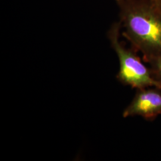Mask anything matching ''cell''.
I'll use <instances>...</instances> for the list:
<instances>
[{
  "mask_svg": "<svg viewBox=\"0 0 161 161\" xmlns=\"http://www.w3.org/2000/svg\"><path fill=\"white\" fill-rule=\"evenodd\" d=\"M123 36L147 63L161 56V7L152 0H125L118 3Z\"/></svg>",
  "mask_w": 161,
  "mask_h": 161,
  "instance_id": "cell-1",
  "label": "cell"
},
{
  "mask_svg": "<svg viewBox=\"0 0 161 161\" xmlns=\"http://www.w3.org/2000/svg\"><path fill=\"white\" fill-rule=\"evenodd\" d=\"M120 22L112 25L108 32L112 47L116 52L119 62V70L116 76L118 80L125 86L140 89L156 87L161 90V84L156 80L147 68L133 48H127L119 40Z\"/></svg>",
  "mask_w": 161,
  "mask_h": 161,
  "instance_id": "cell-2",
  "label": "cell"
},
{
  "mask_svg": "<svg viewBox=\"0 0 161 161\" xmlns=\"http://www.w3.org/2000/svg\"><path fill=\"white\" fill-rule=\"evenodd\" d=\"M161 114V90L156 87L137 89L131 102L124 110V118L139 116L153 121Z\"/></svg>",
  "mask_w": 161,
  "mask_h": 161,
  "instance_id": "cell-3",
  "label": "cell"
},
{
  "mask_svg": "<svg viewBox=\"0 0 161 161\" xmlns=\"http://www.w3.org/2000/svg\"><path fill=\"white\" fill-rule=\"evenodd\" d=\"M147 63L153 78L161 84V56L151 58Z\"/></svg>",
  "mask_w": 161,
  "mask_h": 161,
  "instance_id": "cell-4",
  "label": "cell"
},
{
  "mask_svg": "<svg viewBox=\"0 0 161 161\" xmlns=\"http://www.w3.org/2000/svg\"><path fill=\"white\" fill-rule=\"evenodd\" d=\"M155 4L161 7V0H152Z\"/></svg>",
  "mask_w": 161,
  "mask_h": 161,
  "instance_id": "cell-5",
  "label": "cell"
},
{
  "mask_svg": "<svg viewBox=\"0 0 161 161\" xmlns=\"http://www.w3.org/2000/svg\"><path fill=\"white\" fill-rule=\"evenodd\" d=\"M117 2H118V3H119V2H121V1H125V0H116Z\"/></svg>",
  "mask_w": 161,
  "mask_h": 161,
  "instance_id": "cell-6",
  "label": "cell"
}]
</instances>
